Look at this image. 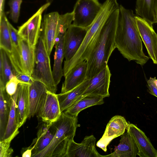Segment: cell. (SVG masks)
<instances>
[{
  "label": "cell",
  "instance_id": "obj_1",
  "mask_svg": "<svg viewBox=\"0 0 157 157\" xmlns=\"http://www.w3.org/2000/svg\"><path fill=\"white\" fill-rule=\"evenodd\" d=\"M115 36L116 48L129 61H134L143 66L149 59L143 51L142 40L135 19L136 15L131 10L122 5Z\"/></svg>",
  "mask_w": 157,
  "mask_h": 157
},
{
  "label": "cell",
  "instance_id": "obj_2",
  "mask_svg": "<svg viewBox=\"0 0 157 157\" xmlns=\"http://www.w3.org/2000/svg\"><path fill=\"white\" fill-rule=\"evenodd\" d=\"M119 13V8L108 18L93 44L86 60L87 79L93 77L107 65L109 59L116 48L115 36Z\"/></svg>",
  "mask_w": 157,
  "mask_h": 157
},
{
  "label": "cell",
  "instance_id": "obj_3",
  "mask_svg": "<svg viewBox=\"0 0 157 157\" xmlns=\"http://www.w3.org/2000/svg\"><path fill=\"white\" fill-rule=\"evenodd\" d=\"M78 121L77 117L62 112L55 122L57 130L52 140L35 157H65L69 141L75 135Z\"/></svg>",
  "mask_w": 157,
  "mask_h": 157
},
{
  "label": "cell",
  "instance_id": "obj_4",
  "mask_svg": "<svg viewBox=\"0 0 157 157\" xmlns=\"http://www.w3.org/2000/svg\"><path fill=\"white\" fill-rule=\"evenodd\" d=\"M49 56L40 35L35 47V64L31 76L34 80L43 83L48 90L56 94L57 85L53 78Z\"/></svg>",
  "mask_w": 157,
  "mask_h": 157
},
{
  "label": "cell",
  "instance_id": "obj_5",
  "mask_svg": "<svg viewBox=\"0 0 157 157\" xmlns=\"http://www.w3.org/2000/svg\"><path fill=\"white\" fill-rule=\"evenodd\" d=\"M102 4L98 0H77L73 11V24L88 29L100 10Z\"/></svg>",
  "mask_w": 157,
  "mask_h": 157
},
{
  "label": "cell",
  "instance_id": "obj_6",
  "mask_svg": "<svg viewBox=\"0 0 157 157\" xmlns=\"http://www.w3.org/2000/svg\"><path fill=\"white\" fill-rule=\"evenodd\" d=\"M47 2L42 6L26 22L18 27L20 37L27 41L31 45L36 46L40 35L43 12L50 6Z\"/></svg>",
  "mask_w": 157,
  "mask_h": 157
},
{
  "label": "cell",
  "instance_id": "obj_7",
  "mask_svg": "<svg viewBox=\"0 0 157 157\" xmlns=\"http://www.w3.org/2000/svg\"><path fill=\"white\" fill-rule=\"evenodd\" d=\"M88 29L72 24L65 32L63 40L65 61L70 60L77 53L82 44Z\"/></svg>",
  "mask_w": 157,
  "mask_h": 157
},
{
  "label": "cell",
  "instance_id": "obj_8",
  "mask_svg": "<svg viewBox=\"0 0 157 157\" xmlns=\"http://www.w3.org/2000/svg\"><path fill=\"white\" fill-rule=\"evenodd\" d=\"M111 76V74L107 65L93 77L89 79L88 87L77 100L88 95L103 98L109 96V88Z\"/></svg>",
  "mask_w": 157,
  "mask_h": 157
},
{
  "label": "cell",
  "instance_id": "obj_9",
  "mask_svg": "<svg viewBox=\"0 0 157 157\" xmlns=\"http://www.w3.org/2000/svg\"><path fill=\"white\" fill-rule=\"evenodd\" d=\"M135 19L140 37L149 58L154 64H157V34L152 25L148 21L137 15Z\"/></svg>",
  "mask_w": 157,
  "mask_h": 157
},
{
  "label": "cell",
  "instance_id": "obj_10",
  "mask_svg": "<svg viewBox=\"0 0 157 157\" xmlns=\"http://www.w3.org/2000/svg\"><path fill=\"white\" fill-rule=\"evenodd\" d=\"M59 15L57 12L50 13L44 15L42 21L40 35L43 39L49 56L55 44L57 37Z\"/></svg>",
  "mask_w": 157,
  "mask_h": 157
},
{
  "label": "cell",
  "instance_id": "obj_11",
  "mask_svg": "<svg viewBox=\"0 0 157 157\" xmlns=\"http://www.w3.org/2000/svg\"><path fill=\"white\" fill-rule=\"evenodd\" d=\"M96 141L93 135L86 136L80 144L71 140L65 157H104L96 149Z\"/></svg>",
  "mask_w": 157,
  "mask_h": 157
},
{
  "label": "cell",
  "instance_id": "obj_12",
  "mask_svg": "<svg viewBox=\"0 0 157 157\" xmlns=\"http://www.w3.org/2000/svg\"><path fill=\"white\" fill-rule=\"evenodd\" d=\"M128 124L122 116L116 115L112 117L108 123L102 136L97 142V146L106 152L107 146L111 141L124 133Z\"/></svg>",
  "mask_w": 157,
  "mask_h": 157
},
{
  "label": "cell",
  "instance_id": "obj_13",
  "mask_svg": "<svg viewBox=\"0 0 157 157\" xmlns=\"http://www.w3.org/2000/svg\"><path fill=\"white\" fill-rule=\"evenodd\" d=\"M126 129L134 141L140 157H157V150L145 133L135 124L128 122Z\"/></svg>",
  "mask_w": 157,
  "mask_h": 157
},
{
  "label": "cell",
  "instance_id": "obj_14",
  "mask_svg": "<svg viewBox=\"0 0 157 157\" xmlns=\"http://www.w3.org/2000/svg\"><path fill=\"white\" fill-rule=\"evenodd\" d=\"M62 112L57 94L48 90L46 98L37 116L43 122L53 123L56 121Z\"/></svg>",
  "mask_w": 157,
  "mask_h": 157
},
{
  "label": "cell",
  "instance_id": "obj_15",
  "mask_svg": "<svg viewBox=\"0 0 157 157\" xmlns=\"http://www.w3.org/2000/svg\"><path fill=\"white\" fill-rule=\"evenodd\" d=\"M48 91L41 82L34 80L29 86V111L28 118L37 116L46 98Z\"/></svg>",
  "mask_w": 157,
  "mask_h": 157
},
{
  "label": "cell",
  "instance_id": "obj_16",
  "mask_svg": "<svg viewBox=\"0 0 157 157\" xmlns=\"http://www.w3.org/2000/svg\"><path fill=\"white\" fill-rule=\"evenodd\" d=\"M57 130L55 122H43L37 133V138L33 140L32 157H35L38 153L46 148L52 140Z\"/></svg>",
  "mask_w": 157,
  "mask_h": 157
},
{
  "label": "cell",
  "instance_id": "obj_17",
  "mask_svg": "<svg viewBox=\"0 0 157 157\" xmlns=\"http://www.w3.org/2000/svg\"><path fill=\"white\" fill-rule=\"evenodd\" d=\"M87 64L86 60L78 63L64 77L60 93H64L74 88L87 79L86 72Z\"/></svg>",
  "mask_w": 157,
  "mask_h": 157
},
{
  "label": "cell",
  "instance_id": "obj_18",
  "mask_svg": "<svg viewBox=\"0 0 157 157\" xmlns=\"http://www.w3.org/2000/svg\"><path fill=\"white\" fill-rule=\"evenodd\" d=\"M29 84L20 83L18 86L16 109L17 120L18 128L21 127L29 118Z\"/></svg>",
  "mask_w": 157,
  "mask_h": 157
},
{
  "label": "cell",
  "instance_id": "obj_19",
  "mask_svg": "<svg viewBox=\"0 0 157 157\" xmlns=\"http://www.w3.org/2000/svg\"><path fill=\"white\" fill-rule=\"evenodd\" d=\"M6 20L12 44L11 52L7 55L12 65L14 74L15 76L18 73H24L21 63L20 37L18 33V30L13 27L7 18Z\"/></svg>",
  "mask_w": 157,
  "mask_h": 157
},
{
  "label": "cell",
  "instance_id": "obj_20",
  "mask_svg": "<svg viewBox=\"0 0 157 157\" xmlns=\"http://www.w3.org/2000/svg\"><path fill=\"white\" fill-rule=\"evenodd\" d=\"M114 151L107 157H136L138 152L136 145L129 132L127 131L121 135L118 145L115 146Z\"/></svg>",
  "mask_w": 157,
  "mask_h": 157
},
{
  "label": "cell",
  "instance_id": "obj_21",
  "mask_svg": "<svg viewBox=\"0 0 157 157\" xmlns=\"http://www.w3.org/2000/svg\"><path fill=\"white\" fill-rule=\"evenodd\" d=\"M11 96L6 93L5 85L0 82V140L3 139L10 110Z\"/></svg>",
  "mask_w": 157,
  "mask_h": 157
},
{
  "label": "cell",
  "instance_id": "obj_22",
  "mask_svg": "<svg viewBox=\"0 0 157 157\" xmlns=\"http://www.w3.org/2000/svg\"><path fill=\"white\" fill-rule=\"evenodd\" d=\"M89 83L87 79L79 86L64 93L57 94L62 112L71 106L85 91Z\"/></svg>",
  "mask_w": 157,
  "mask_h": 157
},
{
  "label": "cell",
  "instance_id": "obj_23",
  "mask_svg": "<svg viewBox=\"0 0 157 157\" xmlns=\"http://www.w3.org/2000/svg\"><path fill=\"white\" fill-rule=\"evenodd\" d=\"M64 34L59 35L55 43V50L54 56V62L52 71L53 78L56 84L60 82L63 76L62 65L64 55L63 49V40Z\"/></svg>",
  "mask_w": 157,
  "mask_h": 157
},
{
  "label": "cell",
  "instance_id": "obj_24",
  "mask_svg": "<svg viewBox=\"0 0 157 157\" xmlns=\"http://www.w3.org/2000/svg\"><path fill=\"white\" fill-rule=\"evenodd\" d=\"M20 43L23 72L31 76L35 64L36 46L31 45L27 41L20 37Z\"/></svg>",
  "mask_w": 157,
  "mask_h": 157
},
{
  "label": "cell",
  "instance_id": "obj_25",
  "mask_svg": "<svg viewBox=\"0 0 157 157\" xmlns=\"http://www.w3.org/2000/svg\"><path fill=\"white\" fill-rule=\"evenodd\" d=\"M103 98L98 96L88 95L77 100L64 112L71 116L77 117L83 109L90 107L101 105L104 103Z\"/></svg>",
  "mask_w": 157,
  "mask_h": 157
},
{
  "label": "cell",
  "instance_id": "obj_26",
  "mask_svg": "<svg viewBox=\"0 0 157 157\" xmlns=\"http://www.w3.org/2000/svg\"><path fill=\"white\" fill-rule=\"evenodd\" d=\"M155 0H136L135 12L137 16L152 25L157 23L155 9Z\"/></svg>",
  "mask_w": 157,
  "mask_h": 157
},
{
  "label": "cell",
  "instance_id": "obj_27",
  "mask_svg": "<svg viewBox=\"0 0 157 157\" xmlns=\"http://www.w3.org/2000/svg\"><path fill=\"white\" fill-rule=\"evenodd\" d=\"M17 95V89L15 93L11 97L10 110L7 124L2 140L9 138L18 130L16 112Z\"/></svg>",
  "mask_w": 157,
  "mask_h": 157
},
{
  "label": "cell",
  "instance_id": "obj_28",
  "mask_svg": "<svg viewBox=\"0 0 157 157\" xmlns=\"http://www.w3.org/2000/svg\"><path fill=\"white\" fill-rule=\"evenodd\" d=\"M0 82L6 85V82L15 75L7 53L2 48H0Z\"/></svg>",
  "mask_w": 157,
  "mask_h": 157
},
{
  "label": "cell",
  "instance_id": "obj_29",
  "mask_svg": "<svg viewBox=\"0 0 157 157\" xmlns=\"http://www.w3.org/2000/svg\"><path fill=\"white\" fill-rule=\"evenodd\" d=\"M7 18L5 14L0 18V48L9 54L12 51V44Z\"/></svg>",
  "mask_w": 157,
  "mask_h": 157
},
{
  "label": "cell",
  "instance_id": "obj_30",
  "mask_svg": "<svg viewBox=\"0 0 157 157\" xmlns=\"http://www.w3.org/2000/svg\"><path fill=\"white\" fill-rule=\"evenodd\" d=\"M74 19V14L73 11L59 15L58 21L57 37L60 34H64L72 24Z\"/></svg>",
  "mask_w": 157,
  "mask_h": 157
},
{
  "label": "cell",
  "instance_id": "obj_31",
  "mask_svg": "<svg viewBox=\"0 0 157 157\" xmlns=\"http://www.w3.org/2000/svg\"><path fill=\"white\" fill-rule=\"evenodd\" d=\"M19 132L18 130L9 138L0 140V157H10L11 156L13 150L10 147V144Z\"/></svg>",
  "mask_w": 157,
  "mask_h": 157
},
{
  "label": "cell",
  "instance_id": "obj_32",
  "mask_svg": "<svg viewBox=\"0 0 157 157\" xmlns=\"http://www.w3.org/2000/svg\"><path fill=\"white\" fill-rule=\"evenodd\" d=\"M22 1V0H10L9 2L10 17L14 23H17L18 22Z\"/></svg>",
  "mask_w": 157,
  "mask_h": 157
},
{
  "label": "cell",
  "instance_id": "obj_33",
  "mask_svg": "<svg viewBox=\"0 0 157 157\" xmlns=\"http://www.w3.org/2000/svg\"><path fill=\"white\" fill-rule=\"evenodd\" d=\"M21 83L15 76H13L6 84L5 89L7 94L10 96L16 92L18 84Z\"/></svg>",
  "mask_w": 157,
  "mask_h": 157
},
{
  "label": "cell",
  "instance_id": "obj_34",
  "mask_svg": "<svg viewBox=\"0 0 157 157\" xmlns=\"http://www.w3.org/2000/svg\"><path fill=\"white\" fill-rule=\"evenodd\" d=\"M15 76L21 83L30 85L34 80L31 76L24 73H18Z\"/></svg>",
  "mask_w": 157,
  "mask_h": 157
},
{
  "label": "cell",
  "instance_id": "obj_35",
  "mask_svg": "<svg viewBox=\"0 0 157 157\" xmlns=\"http://www.w3.org/2000/svg\"><path fill=\"white\" fill-rule=\"evenodd\" d=\"M155 78V77H150L147 81V83L148 88V91L150 94L157 97V88L154 83Z\"/></svg>",
  "mask_w": 157,
  "mask_h": 157
},
{
  "label": "cell",
  "instance_id": "obj_36",
  "mask_svg": "<svg viewBox=\"0 0 157 157\" xmlns=\"http://www.w3.org/2000/svg\"><path fill=\"white\" fill-rule=\"evenodd\" d=\"M33 147H29L23 152L22 155V157H31L32 155Z\"/></svg>",
  "mask_w": 157,
  "mask_h": 157
},
{
  "label": "cell",
  "instance_id": "obj_37",
  "mask_svg": "<svg viewBox=\"0 0 157 157\" xmlns=\"http://www.w3.org/2000/svg\"><path fill=\"white\" fill-rule=\"evenodd\" d=\"M5 0H0V18L4 15Z\"/></svg>",
  "mask_w": 157,
  "mask_h": 157
},
{
  "label": "cell",
  "instance_id": "obj_38",
  "mask_svg": "<svg viewBox=\"0 0 157 157\" xmlns=\"http://www.w3.org/2000/svg\"><path fill=\"white\" fill-rule=\"evenodd\" d=\"M154 9L155 15L157 18V0H155Z\"/></svg>",
  "mask_w": 157,
  "mask_h": 157
},
{
  "label": "cell",
  "instance_id": "obj_39",
  "mask_svg": "<svg viewBox=\"0 0 157 157\" xmlns=\"http://www.w3.org/2000/svg\"><path fill=\"white\" fill-rule=\"evenodd\" d=\"M154 83H155V84L157 88V79L155 78V81H154Z\"/></svg>",
  "mask_w": 157,
  "mask_h": 157
},
{
  "label": "cell",
  "instance_id": "obj_40",
  "mask_svg": "<svg viewBox=\"0 0 157 157\" xmlns=\"http://www.w3.org/2000/svg\"><path fill=\"white\" fill-rule=\"evenodd\" d=\"M47 2H50L51 3V2L52 0H47Z\"/></svg>",
  "mask_w": 157,
  "mask_h": 157
}]
</instances>
